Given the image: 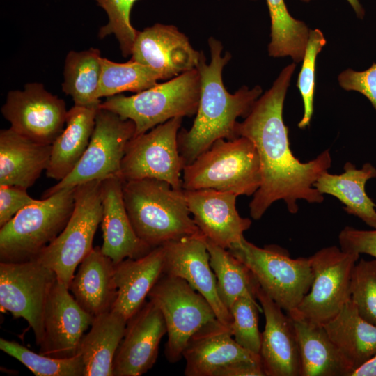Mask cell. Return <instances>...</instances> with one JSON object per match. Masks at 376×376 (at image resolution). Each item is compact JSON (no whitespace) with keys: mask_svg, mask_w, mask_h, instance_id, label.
Returning a JSON list of instances; mask_svg holds the SVG:
<instances>
[{"mask_svg":"<svg viewBox=\"0 0 376 376\" xmlns=\"http://www.w3.org/2000/svg\"><path fill=\"white\" fill-rule=\"evenodd\" d=\"M0 349L15 358L36 376H84V365L79 354L70 358H54L36 353L22 345L0 339Z\"/></svg>","mask_w":376,"mask_h":376,"instance_id":"obj_35","label":"cell"},{"mask_svg":"<svg viewBox=\"0 0 376 376\" xmlns=\"http://www.w3.org/2000/svg\"><path fill=\"white\" fill-rule=\"evenodd\" d=\"M57 279L56 273L36 259L0 263V309L24 319L39 345L44 336L47 297Z\"/></svg>","mask_w":376,"mask_h":376,"instance_id":"obj_13","label":"cell"},{"mask_svg":"<svg viewBox=\"0 0 376 376\" xmlns=\"http://www.w3.org/2000/svg\"><path fill=\"white\" fill-rule=\"evenodd\" d=\"M182 189H212L237 196H251L262 176L257 150L244 136L220 139L182 171Z\"/></svg>","mask_w":376,"mask_h":376,"instance_id":"obj_4","label":"cell"},{"mask_svg":"<svg viewBox=\"0 0 376 376\" xmlns=\"http://www.w3.org/2000/svg\"><path fill=\"white\" fill-rule=\"evenodd\" d=\"M102 56L97 48L70 51L65 59L62 91L76 106L98 109Z\"/></svg>","mask_w":376,"mask_h":376,"instance_id":"obj_31","label":"cell"},{"mask_svg":"<svg viewBox=\"0 0 376 376\" xmlns=\"http://www.w3.org/2000/svg\"><path fill=\"white\" fill-rule=\"evenodd\" d=\"M159 308L150 300L127 322L113 362V376H140L155 365L159 343L166 334Z\"/></svg>","mask_w":376,"mask_h":376,"instance_id":"obj_17","label":"cell"},{"mask_svg":"<svg viewBox=\"0 0 376 376\" xmlns=\"http://www.w3.org/2000/svg\"><path fill=\"white\" fill-rule=\"evenodd\" d=\"M148 297L164 316L168 336L164 354L172 363L181 359L193 334L217 319L206 299L179 277L163 274Z\"/></svg>","mask_w":376,"mask_h":376,"instance_id":"obj_9","label":"cell"},{"mask_svg":"<svg viewBox=\"0 0 376 376\" xmlns=\"http://www.w3.org/2000/svg\"><path fill=\"white\" fill-rule=\"evenodd\" d=\"M98 109L74 105L68 110L65 126L52 144L48 178L59 182L76 167L89 143Z\"/></svg>","mask_w":376,"mask_h":376,"instance_id":"obj_29","label":"cell"},{"mask_svg":"<svg viewBox=\"0 0 376 376\" xmlns=\"http://www.w3.org/2000/svg\"><path fill=\"white\" fill-rule=\"evenodd\" d=\"M257 301L251 296L240 297L229 311L233 318L230 329L235 341L244 349L259 354L262 333L258 328V314L263 310Z\"/></svg>","mask_w":376,"mask_h":376,"instance_id":"obj_36","label":"cell"},{"mask_svg":"<svg viewBox=\"0 0 376 376\" xmlns=\"http://www.w3.org/2000/svg\"><path fill=\"white\" fill-rule=\"evenodd\" d=\"M134 133L132 120L99 107L93 134L80 161L66 178L47 189L42 198L65 187L118 176L126 146Z\"/></svg>","mask_w":376,"mask_h":376,"instance_id":"obj_10","label":"cell"},{"mask_svg":"<svg viewBox=\"0 0 376 376\" xmlns=\"http://www.w3.org/2000/svg\"><path fill=\"white\" fill-rule=\"evenodd\" d=\"M183 118H174L133 137L125 148L119 177L124 181L153 178L182 189L184 161L178 135Z\"/></svg>","mask_w":376,"mask_h":376,"instance_id":"obj_12","label":"cell"},{"mask_svg":"<svg viewBox=\"0 0 376 376\" xmlns=\"http://www.w3.org/2000/svg\"><path fill=\"white\" fill-rule=\"evenodd\" d=\"M338 242L345 251L366 253L376 259V229L364 230L346 226L338 235Z\"/></svg>","mask_w":376,"mask_h":376,"instance_id":"obj_42","label":"cell"},{"mask_svg":"<svg viewBox=\"0 0 376 376\" xmlns=\"http://www.w3.org/2000/svg\"><path fill=\"white\" fill-rule=\"evenodd\" d=\"M288 314L292 320L298 341L300 376H350V366L322 324Z\"/></svg>","mask_w":376,"mask_h":376,"instance_id":"obj_26","label":"cell"},{"mask_svg":"<svg viewBox=\"0 0 376 376\" xmlns=\"http://www.w3.org/2000/svg\"><path fill=\"white\" fill-rule=\"evenodd\" d=\"M162 246L164 251L163 274L186 281L206 299L217 319L230 327L233 318L217 292V279L210 266L206 237L198 233L169 241Z\"/></svg>","mask_w":376,"mask_h":376,"instance_id":"obj_15","label":"cell"},{"mask_svg":"<svg viewBox=\"0 0 376 376\" xmlns=\"http://www.w3.org/2000/svg\"><path fill=\"white\" fill-rule=\"evenodd\" d=\"M338 80L343 89L363 95L376 111V63L363 71L347 69L338 75Z\"/></svg>","mask_w":376,"mask_h":376,"instance_id":"obj_40","label":"cell"},{"mask_svg":"<svg viewBox=\"0 0 376 376\" xmlns=\"http://www.w3.org/2000/svg\"><path fill=\"white\" fill-rule=\"evenodd\" d=\"M343 169L344 172L340 175L326 171L313 187L322 194L337 198L345 205L346 212L359 217L366 224L376 229V205L365 191L367 181L376 178V168L367 162L359 169L347 162Z\"/></svg>","mask_w":376,"mask_h":376,"instance_id":"obj_28","label":"cell"},{"mask_svg":"<svg viewBox=\"0 0 376 376\" xmlns=\"http://www.w3.org/2000/svg\"><path fill=\"white\" fill-rule=\"evenodd\" d=\"M162 246L152 248L137 258H126L114 264L113 281L116 296L111 310L127 320L146 302L150 291L164 272Z\"/></svg>","mask_w":376,"mask_h":376,"instance_id":"obj_23","label":"cell"},{"mask_svg":"<svg viewBox=\"0 0 376 376\" xmlns=\"http://www.w3.org/2000/svg\"><path fill=\"white\" fill-rule=\"evenodd\" d=\"M76 187H65L20 210L0 228L1 262L34 259L64 229L75 207Z\"/></svg>","mask_w":376,"mask_h":376,"instance_id":"obj_6","label":"cell"},{"mask_svg":"<svg viewBox=\"0 0 376 376\" xmlns=\"http://www.w3.org/2000/svg\"><path fill=\"white\" fill-rule=\"evenodd\" d=\"M123 182L120 177L114 176L102 180L101 185V250L114 264L139 258L152 249L137 236L132 226L123 201Z\"/></svg>","mask_w":376,"mask_h":376,"instance_id":"obj_22","label":"cell"},{"mask_svg":"<svg viewBox=\"0 0 376 376\" xmlns=\"http://www.w3.org/2000/svg\"><path fill=\"white\" fill-rule=\"evenodd\" d=\"M201 54L175 26L155 24L138 32L131 60L150 67L166 80L196 68Z\"/></svg>","mask_w":376,"mask_h":376,"instance_id":"obj_18","label":"cell"},{"mask_svg":"<svg viewBox=\"0 0 376 376\" xmlns=\"http://www.w3.org/2000/svg\"><path fill=\"white\" fill-rule=\"evenodd\" d=\"M271 19L268 52L274 58L289 56L297 63L303 60L309 36L306 24L292 17L284 0H266Z\"/></svg>","mask_w":376,"mask_h":376,"instance_id":"obj_33","label":"cell"},{"mask_svg":"<svg viewBox=\"0 0 376 376\" xmlns=\"http://www.w3.org/2000/svg\"><path fill=\"white\" fill-rule=\"evenodd\" d=\"M200 93V74L195 68L131 96L108 97L100 107L132 120L134 137L172 118L195 115Z\"/></svg>","mask_w":376,"mask_h":376,"instance_id":"obj_5","label":"cell"},{"mask_svg":"<svg viewBox=\"0 0 376 376\" xmlns=\"http://www.w3.org/2000/svg\"><path fill=\"white\" fill-rule=\"evenodd\" d=\"M184 191L194 222L207 240L228 249L244 237L251 221L238 213L237 195L212 189Z\"/></svg>","mask_w":376,"mask_h":376,"instance_id":"obj_19","label":"cell"},{"mask_svg":"<svg viewBox=\"0 0 376 376\" xmlns=\"http://www.w3.org/2000/svg\"><path fill=\"white\" fill-rule=\"evenodd\" d=\"M136 1L138 0H95L108 16V22L100 27L98 37L104 38L107 36L113 34L118 40L121 54L124 57L132 54L139 32L130 22L131 10Z\"/></svg>","mask_w":376,"mask_h":376,"instance_id":"obj_37","label":"cell"},{"mask_svg":"<svg viewBox=\"0 0 376 376\" xmlns=\"http://www.w3.org/2000/svg\"><path fill=\"white\" fill-rule=\"evenodd\" d=\"M113 272L114 263L96 246L79 264L69 285L77 304L93 318L111 308L116 296Z\"/></svg>","mask_w":376,"mask_h":376,"instance_id":"obj_25","label":"cell"},{"mask_svg":"<svg viewBox=\"0 0 376 376\" xmlns=\"http://www.w3.org/2000/svg\"><path fill=\"white\" fill-rule=\"evenodd\" d=\"M26 190L13 185H0V227L22 209L38 202Z\"/></svg>","mask_w":376,"mask_h":376,"instance_id":"obj_41","label":"cell"},{"mask_svg":"<svg viewBox=\"0 0 376 376\" xmlns=\"http://www.w3.org/2000/svg\"><path fill=\"white\" fill-rule=\"evenodd\" d=\"M210 266L217 279L220 299L229 310L236 299L242 296L256 298L260 287L251 270L227 249L206 239Z\"/></svg>","mask_w":376,"mask_h":376,"instance_id":"obj_32","label":"cell"},{"mask_svg":"<svg viewBox=\"0 0 376 376\" xmlns=\"http://www.w3.org/2000/svg\"><path fill=\"white\" fill-rule=\"evenodd\" d=\"M93 319L79 306L68 288L56 279L45 305L44 336L39 353L54 358L76 356L80 341Z\"/></svg>","mask_w":376,"mask_h":376,"instance_id":"obj_16","label":"cell"},{"mask_svg":"<svg viewBox=\"0 0 376 376\" xmlns=\"http://www.w3.org/2000/svg\"><path fill=\"white\" fill-rule=\"evenodd\" d=\"M360 254L336 246L309 257L313 279L311 288L292 313L320 324L334 318L351 299V279Z\"/></svg>","mask_w":376,"mask_h":376,"instance_id":"obj_11","label":"cell"},{"mask_svg":"<svg viewBox=\"0 0 376 376\" xmlns=\"http://www.w3.org/2000/svg\"><path fill=\"white\" fill-rule=\"evenodd\" d=\"M101 180L76 186L75 207L61 233L34 259L53 270L68 288L78 265L93 249L102 217Z\"/></svg>","mask_w":376,"mask_h":376,"instance_id":"obj_8","label":"cell"},{"mask_svg":"<svg viewBox=\"0 0 376 376\" xmlns=\"http://www.w3.org/2000/svg\"><path fill=\"white\" fill-rule=\"evenodd\" d=\"M101 63L100 99L125 91L139 93L162 80L158 72L131 59L126 63H116L102 57Z\"/></svg>","mask_w":376,"mask_h":376,"instance_id":"obj_34","label":"cell"},{"mask_svg":"<svg viewBox=\"0 0 376 376\" xmlns=\"http://www.w3.org/2000/svg\"><path fill=\"white\" fill-rule=\"evenodd\" d=\"M52 145L26 138L10 127L0 131V185L28 189L48 167Z\"/></svg>","mask_w":376,"mask_h":376,"instance_id":"obj_24","label":"cell"},{"mask_svg":"<svg viewBox=\"0 0 376 376\" xmlns=\"http://www.w3.org/2000/svg\"><path fill=\"white\" fill-rule=\"evenodd\" d=\"M350 292L360 316L376 326V259L357 261L352 274Z\"/></svg>","mask_w":376,"mask_h":376,"instance_id":"obj_38","label":"cell"},{"mask_svg":"<svg viewBox=\"0 0 376 376\" xmlns=\"http://www.w3.org/2000/svg\"><path fill=\"white\" fill-rule=\"evenodd\" d=\"M295 67L292 63L283 68L244 120L236 125V137L251 140L260 159L261 183L249 203L250 215L256 220L279 200L285 203L292 214L297 212L299 199L310 203L324 201L313 184L331 166L329 150L313 160L301 162L290 150L288 128L283 119V102Z\"/></svg>","mask_w":376,"mask_h":376,"instance_id":"obj_1","label":"cell"},{"mask_svg":"<svg viewBox=\"0 0 376 376\" xmlns=\"http://www.w3.org/2000/svg\"><path fill=\"white\" fill-rule=\"evenodd\" d=\"M10 128L35 142L52 145L63 132L68 110L65 101L47 91L42 84H26L8 93L1 109Z\"/></svg>","mask_w":376,"mask_h":376,"instance_id":"obj_14","label":"cell"},{"mask_svg":"<svg viewBox=\"0 0 376 376\" xmlns=\"http://www.w3.org/2000/svg\"><path fill=\"white\" fill-rule=\"evenodd\" d=\"M303 2L308 3L311 1V0H301ZM347 2L350 3V5L353 8L354 11L355 12L357 16L362 19L365 15V10L362 5L360 3L359 0H347Z\"/></svg>","mask_w":376,"mask_h":376,"instance_id":"obj_45","label":"cell"},{"mask_svg":"<svg viewBox=\"0 0 376 376\" xmlns=\"http://www.w3.org/2000/svg\"><path fill=\"white\" fill-rule=\"evenodd\" d=\"M214 376H266L261 361H241L218 369Z\"/></svg>","mask_w":376,"mask_h":376,"instance_id":"obj_43","label":"cell"},{"mask_svg":"<svg viewBox=\"0 0 376 376\" xmlns=\"http://www.w3.org/2000/svg\"><path fill=\"white\" fill-rule=\"evenodd\" d=\"M265 318L259 355L266 376H300L301 359L291 317L260 287L256 292Z\"/></svg>","mask_w":376,"mask_h":376,"instance_id":"obj_20","label":"cell"},{"mask_svg":"<svg viewBox=\"0 0 376 376\" xmlns=\"http://www.w3.org/2000/svg\"><path fill=\"white\" fill-rule=\"evenodd\" d=\"M182 357L186 361V376H214L220 368L236 361H261L259 354L244 349L235 341L230 327L217 319L193 334Z\"/></svg>","mask_w":376,"mask_h":376,"instance_id":"obj_21","label":"cell"},{"mask_svg":"<svg viewBox=\"0 0 376 376\" xmlns=\"http://www.w3.org/2000/svg\"><path fill=\"white\" fill-rule=\"evenodd\" d=\"M123 195L136 234L151 248L201 233L183 189H175L164 180L143 178L124 182Z\"/></svg>","mask_w":376,"mask_h":376,"instance_id":"obj_3","label":"cell"},{"mask_svg":"<svg viewBox=\"0 0 376 376\" xmlns=\"http://www.w3.org/2000/svg\"><path fill=\"white\" fill-rule=\"evenodd\" d=\"M228 250L251 270L260 287L286 313L295 311L311 288L313 274L309 257L292 258L278 245L261 248L244 237Z\"/></svg>","mask_w":376,"mask_h":376,"instance_id":"obj_7","label":"cell"},{"mask_svg":"<svg viewBox=\"0 0 376 376\" xmlns=\"http://www.w3.org/2000/svg\"><path fill=\"white\" fill-rule=\"evenodd\" d=\"M208 45L210 63H206L202 52L196 67L201 78V93L196 118L189 130L182 129L178 135L179 151L185 166L217 140L237 138V118H245L249 113L263 92L260 86L251 89L243 86L235 93H230L224 84L222 72L231 55L227 52L222 56L223 45L213 37L209 38Z\"/></svg>","mask_w":376,"mask_h":376,"instance_id":"obj_2","label":"cell"},{"mask_svg":"<svg viewBox=\"0 0 376 376\" xmlns=\"http://www.w3.org/2000/svg\"><path fill=\"white\" fill-rule=\"evenodd\" d=\"M127 320L109 310L94 318L77 350L84 365V376H113V362Z\"/></svg>","mask_w":376,"mask_h":376,"instance_id":"obj_27","label":"cell"},{"mask_svg":"<svg viewBox=\"0 0 376 376\" xmlns=\"http://www.w3.org/2000/svg\"><path fill=\"white\" fill-rule=\"evenodd\" d=\"M323 325L352 373L376 356V326L360 316L351 299Z\"/></svg>","mask_w":376,"mask_h":376,"instance_id":"obj_30","label":"cell"},{"mask_svg":"<svg viewBox=\"0 0 376 376\" xmlns=\"http://www.w3.org/2000/svg\"><path fill=\"white\" fill-rule=\"evenodd\" d=\"M326 44V39L320 29L309 31L301 69L299 73L297 87L304 102V116L298 123L300 129L310 123L313 113L315 61L319 52Z\"/></svg>","mask_w":376,"mask_h":376,"instance_id":"obj_39","label":"cell"},{"mask_svg":"<svg viewBox=\"0 0 376 376\" xmlns=\"http://www.w3.org/2000/svg\"><path fill=\"white\" fill-rule=\"evenodd\" d=\"M350 376H376V356L355 370Z\"/></svg>","mask_w":376,"mask_h":376,"instance_id":"obj_44","label":"cell"}]
</instances>
